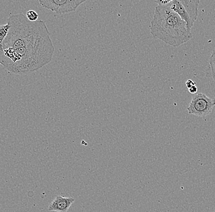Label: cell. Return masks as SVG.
Instances as JSON below:
<instances>
[{"label": "cell", "instance_id": "obj_11", "mask_svg": "<svg viewBox=\"0 0 215 212\" xmlns=\"http://www.w3.org/2000/svg\"><path fill=\"white\" fill-rule=\"evenodd\" d=\"M188 91L191 94H196L197 92V87L196 86V85L194 86L191 88L188 89Z\"/></svg>", "mask_w": 215, "mask_h": 212}, {"label": "cell", "instance_id": "obj_7", "mask_svg": "<svg viewBox=\"0 0 215 212\" xmlns=\"http://www.w3.org/2000/svg\"><path fill=\"white\" fill-rule=\"evenodd\" d=\"M209 63L210 69L211 70V76L215 81V49L211 53V55L210 57Z\"/></svg>", "mask_w": 215, "mask_h": 212}, {"label": "cell", "instance_id": "obj_4", "mask_svg": "<svg viewBox=\"0 0 215 212\" xmlns=\"http://www.w3.org/2000/svg\"><path fill=\"white\" fill-rule=\"evenodd\" d=\"M86 0H39L40 5L57 14H64L75 11Z\"/></svg>", "mask_w": 215, "mask_h": 212}, {"label": "cell", "instance_id": "obj_9", "mask_svg": "<svg viewBox=\"0 0 215 212\" xmlns=\"http://www.w3.org/2000/svg\"><path fill=\"white\" fill-rule=\"evenodd\" d=\"M172 0H156L155 2L158 4V6H166L169 4Z\"/></svg>", "mask_w": 215, "mask_h": 212}, {"label": "cell", "instance_id": "obj_3", "mask_svg": "<svg viewBox=\"0 0 215 212\" xmlns=\"http://www.w3.org/2000/svg\"><path fill=\"white\" fill-rule=\"evenodd\" d=\"M215 106V98L212 99L205 94L199 93L194 96L187 108L190 114L198 117L209 115Z\"/></svg>", "mask_w": 215, "mask_h": 212}, {"label": "cell", "instance_id": "obj_5", "mask_svg": "<svg viewBox=\"0 0 215 212\" xmlns=\"http://www.w3.org/2000/svg\"><path fill=\"white\" fill-rule=\"evenodd\" d=\"M73 197H66L62 196H56L49 206V210L56 212H67L75 202Z\"/></svg>", "mask_w": 215, "mask_h": 212}, {"label": "cell", "instance_id": "obj_10", "mask_svg": "<svg viewBox=\"0 0 215 212\" xmlns=\"http://www.w3.org/2000/svg\"><path fill=\"white\" fill-rule=\"evenodd\" d=\"M186 87L188 89H190L191 87H193L194 86H196V82L194 81H193V80H191V79H188L186 82Z\"/></svg>", "mask_w": 215, "mask_h": 212}, {"label": "cell", "instance_id": "obj_8", "mask_svg": "<svg viewBox=\"0 0 215 212\" xmlns=\"http://www.w3.org/2000/svg\"><path fill=\"white\" fill-rule=\"evenodd\" d=\"M26 17L30 22H36L38 20L39 15L35 11L33 10H29L26 12Z\"/></svg>", "mask_w": 215, "mask_h": 212}, {"label": "cell", "instance_id": "obj_2", "mask_svg": "<svg viewBox=\"0 0 215 212\" xmlns=\"http://www.w3.org/2000/svg\"><path fill=\"white\" fill-rule=\"evenodd\" d=\"M168 5L156 6L151 21L150 33L154 39L177 47L191 40L193 35L185 22Z\"/></svg>", "mask_w": 215, "mask_h": 212}, {"label": "cell", "instance_id": "obj_1", "mask_svg": "<svg viewBox=\"0 0 215 212\" xmlns=\"http://www.w3.org/2000/svg\"><path fill=\"white\" fill-rule=\"evenodd\" d=\"M9 32L0 47V64L14 74L35 72L50 62L55 47L46 23L30 22L23 13L10 15Z\"/></svg>", "mask_w": 215, "mask_h": 212}, {"label": "cell", "instance_id": "obj_6", "mask_svg": "<svg viewBox=\"0 0 215 212\" xmlns=\"http://www.w3.org/2000/svg\"><path fill=\"white\" fill-rule=\"evenodd\" d=\"M185 10L193 23L196 21L198 15L199 0H181Z\"/></svg>", "mask_w": 215, "mask_h": 212}]
</instances>
